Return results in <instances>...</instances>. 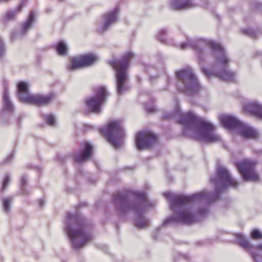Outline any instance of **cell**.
I'll return each mask as SVG.
<instances>
[{"label":"cell","mask_w":262,"mask_h":262,"mask_svg":"<svg viewBox=\"0 0 262 262\" xmlns=\"http://www.w3.org/2000/svg\"><path fill=\"white\" fill-rule=\"evenodd\" d=\"M168 203L171 214L162 226L170 225H191L202 223L208 219L211 207L220 200L214 190L204 189L191 194L166 191L162 194Z\"/></svg>","instance_id":"cell-1"},{"label":"cell","mask_w":262,"mask_h":262,"mask_svg":"<svg viewBox=\"0 0 262 262\" xmlns=\"http://www.w3.org/2000/svg\"><path fill=\"white\" fill-rule=\"evenodd\" d=\"M195 52L199 67L208 77L223 82H235V74L229 67L225 49L219 42L207 39H197L190 43Z\"/></svg>","instance_id":"cell-2"},{"label":"cell","mask_w":262,"mask_h":262,"mask_svg":"<svg viewBox=\"0 0 262 262\" xmlns=\"http://www.w3.org/2000/svg\"><path fill=\"white\" fill-rule=\"evenodd\" d=\"M112 204L121 219L130 221L138 229L151 225L148 214L154 205L146 193L128 188L118 190L112 195Z\"/></svg>","instance_id":"cell-3"},{"label":"cell","mask_w":262,"mask_h":262,"mask_svg":"<svg viewBox=\"0 0 262 262\" xmlns=\"http://www.w3.org/2000/svg\"><path fill=\"white\" fill-rule=\"evenodd\" d=\"M174 122L182 127V136L187 139L205 145L216 143L221 140L215 125L194 112L179 113Z\"/></svg>","instance_id":"cell-4"},{"label":"cell","mask_w":262,"mask_h":262,"mask_svg":"<svg viewBox=\"0 0 262 262\" xmlns=\"http://www.w3.org/2000/svg\"><path fill=\"white\" fill-rule=\"evenodd\" d=\"M63 229L70 245L76 251L86 246L94 237L91 223L81 212H67L64 217Z\"/></svg>","instance_id":"cell-5"},{"label":"cell","mask_w":262,"mask_h":262,"mask_svg":"<svg viewBox=\"0 0 262 262\" xmlns=\"http://www.w3.org/2000/svg\"><path fill=\"white\" fill-rule=\"evenodd\" d=\"M221 126L232 136L245 140H257L260 137L259 132L249 124L231 114H220L217 116Z\"/></svg>","instance_id":"cell-6"},{"label":"cell","mask_w":262,"mask_h":262,"mask_svg":"<svg viewBox=\"0 0 262 262\" xmlns=\"http://www.w3.org/2000/svg\"><path fill=\"white\" fill-rule=\"evenodd\" d=\"M178 91L189 97L198 96L202 90V85L195 73L190 67H185L176 73Z\"/></svg>","instance_id":"cell-7"},{"label":"cell","mask_w":262,"mask_h":262,"mask_svg":"<svg viewBox=\"0 0 262 262\" xmlns=\"http://www.w3.org/2000/svg\"><path fill=\"white\" fill-rule=\"evenodd\" d=\"M213 190L217 195L222 197L225 192L238 186V182L233 177L229 170L221 163L216 165L214 173L210 179Z\"/></svg>","instance_id":"cell-8"},{"label":"cell","mask_w":262,"mask_h":262,"mask_svg":"<svg viewBox=\"0 0 262 262\" xmlns=\"http://www.w3.org/2000/svg\"><path fill=\"white\" fill-rule=\"evenodd\" d=\"M99 132L113 148L119 149L125 145L126 132L122 121H108L99 128Z\"/></svg>","instance_id":"cell-9"},{"label":"cell","mask_w":262,"mask_h":262,"mask_svg":"<svg viewBox=\"0 0 262 262\" xmlns=\"http://www.w3.org/2000/svg\"><path fill=\"white\" fill-rule=\"evenodd\" d=\"M134 56L133 53H127L122 55L120 58L108 61V64L113 67L116 74V86L119 95L123 93L125 85L128 82V69Z\"/></svg>","instance_id":"cell-10"},{"label":"cell","mask_w":262,"mask_h":262,"mask_svg":"<svg viewBox=\"0 0 262 262\" xmlns=\"http://www.w3.org/2000/svg\"><path fill=\"white\" fill-rule=\"evenodd\" d=\"M234 165L244 182L252 183L260 182V176L257 171V161L245 158L234 162Z\"/></svg>","instance_id":"cell-11"},{"label":"cell","mask_w":262,"mask_h":262,"mask_svg":"<svg viewBox=\"0 0 262 262\" xmlns=\"http://www.w3.org/2000/svg\"><path fill=\"white\" fill-rule=\"evenodd\" d=\"M108 92L104 86L99 87L94 93L84 101V106L86 114H99L106 101Z\"/></svg>","instance_id":"cell-12"},{"label":"cell","mask_w":262,"mask_h":262,"mask_svg":"<svg viewBox=\"0 0 262 262\" xmlns=\"http://www.w3.org/2000/svg\"><path fill=\"white\" fill-rule=\"evenodd\" d=\"M159 144V136L150 129L140 130L135 136V145L139 151H151Z\"/></svg>","instance_id":"cell-13"},{"label":"cell","mask_w":262,"mask_h":262,"mask_svg":"<svg viewBox=\"0 0 262 262\" xmlns=\"http://www.w3.org/2000/svg\"><path fill=\"white\" fill-rule=\"evenodd\" d=\"M97 55L94 53H86V54L78 55L70 59L69 69L70 70H79L93 65L98 60Z\"/></svg>","instance_id":"cell-14"},{"label":"cell","mask_w":262,"mask_h":262,"mask_svg":"<svg viewBox=\"0 0 262 262\" xmlns=\"http://www.w3.org/2000/svg\"><path fill=\"white\" fill-rule=\"evenodd\" d=\"M18 99L23 103L29 105H36V106H44L48 105L53 100V96H45L41 94H30L27 93L24 94H17Z\"/></svg>","instance_id":"cell-15"},{"label":"cell","mask_w":262,"mask_h":262,"mask_svg":"<svg viewBox=\"0 0 262 262\" xmlns=\"http://www.w3.org/2000/svg\"><path fill=\"white\" fill-rule=\"evenodd\" d=\"M93 153H94V147L91 143L85 141L82 144L80 148L74 153L73 160L76 163H85L93 157Z\"/></svg>","instance_id":"cell-16"},{"label":"cell","mask_w":262,"mask_h":262,"mask_svg":"<svg viewBox=\"0 0 262 262\" xmlns=\"http://www.w3.org/2000/svg\"><path fill=\"white\" fill-rule=\"evenodd\" d=\"M119 14V9L116 8L108 13L103 15L97 26V31L99 33H103L106 31L114 23H116L118 19V16Z\"/></svg>","instance_id":"cell-17"},{"label":"cell","mask_w":262,"mask_h":262,"mask_svg":"<svg viewBox=\"0 0 262 262\" xmlns=\"http://www.w3.org/2000/svg\"><path fill=\"white\" fill-rule=\"evenodd\" d=\"M242 112L246 116L262 121V104L257 102H244Z\"/></svg>","instance_id":"cell-18"},{"label":"cell","mask_w":262,"mask_h":262,"mask_svg":"<svg viewBox=\"0 0 262 262\" xmlns=\"http://www.w3.org/2000/svg\"><path fill=\"white\" fill-rule=\"evenodd\" d=\"M34 13H32L30 16H29L28 19H27V20L26 21V23H24V24L19 26V29H21V30L16 32V33H13V35L11 36L12 39L13 38V40H14L15 39H18L19 36H24L27 33V31L30 30V27H32V24L34 22Z\"/></svg>","instance_id":"cell-19"},{"label":"cell","mask_w":262,"mask_h":262,"mask_svg":"<svg viewBox=\"0 0 262 262\" xmlns=\"http://www.w3.org/2000/svg\"><path fill=\"white\" fill-rule=\"evenodd\" d=\"M193 6H194L193 0H170V7L173 10H184Z\"/></svg>","instance_id":"cell-20"},{"label":"cell","mask_w":262,"mask_h":262,"mask_svg":"<svg viewBox=\"0 0 262 262\" xmlns=\"http://www.w3.org/2000/svg\"><path fill=\"white\" fill-rule=\"evenodd\" d=\"M56 51H57L58 54L64 56L68 52V47H67V44L63 41H61L56 46Z\"/></svg>","instance_id":"cell-21"},{"label":"cell","mask_w":262,"mask_h":262,"mask_svg":"<svg viewBox=\"0 0 262 262\" xmlns=\"http://www.w3.org/2000/svg\"><path fill=\"white\" fill-rule=\"evenodd\" d=\"M16 90H17V94H24V93H28V84L25 82H19L16 85Z\"/></svg>","instance_id":"cell-22"},{"label":"cell","mask_w":262,"mask_h":262,"mask_svg":"<svg viewBox=\"0 0 262 262\" xmlns=\"http://www.w3.org/2000/svg\"><path fill=\"white\" fill-rule=\"evenodd\" d=\"M250 237L252 240H260V239H262V232L259 229H253L252 231L250 233Z\"/></svg>","instance_id":"cell-23"},{"label":"cell","mask_w":262,"mask_h":262,"mask_svg":"<svg viewBox=\"0 0 262 262\" xmlns=\"http://www.w3.org/2000/svg\"><path fill=\"white\" fill-rule=\"evenodd\" d=\"M10 202L8 199H4V202H3L4 203V208L6 211H8L9 209H10Z\"/></svg>","instance_id":"cell-24"},{"label":"cell","mask_w":262,"mask_h":262,"mask_svg":"<svg viewBox=\"0 0 262 262\" xmlns=\"http://www.w3.org/2000/svg\"><path fill=\"white\" fill-rule=\"evenodd\" d=\"M257 248H258L259 250H260V251H262V245H258Z\"/></svg>","instance_id":"cell-25"},{"label":"cell","mask_w":262,"mask_h":262,"mask_svg":"<svg viewBox=\"0 0 262 262\" xmlns=\"http://www.w3.org/2000/svg\"><path fill=\"white\" fill-rule=\"evenodd\" d=\"M3 2H6V1H9V0H2Z\"/></svg>","instance_id":"cell-26"}]
</instances>
